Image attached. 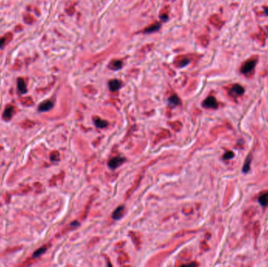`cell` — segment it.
I'll list each match as a JSON object with an SVG mask.
<instances>
[{
  "label": "cell",
  "mask_w": 268,
  "mask_h": 267,
  "mask_svg": "<svg viewBox=\"0 0 268 267\" xmlns=\"http://www.w3.org/2000/svg\"><path fill=\"white\" fill-rule=\"evenodd\" d=\"M257 60H258L257 56H253V57L245 61L241 66V72L246 75H249L251 73L254 71V68H255L257 63Z\"/></svg>",
  "instance_id": "6da1fadb"
},
{
  "label": "cell",
  "mask_w": 268,
  "mask_h": 267,
  "mask_svg": "<svg viewBox=\"0 0 268 267\" xmlns=\"http://www.w3.org/2000/svg\"><path fill=\"white\" fill-rule=\"evenodd\" d=\"M245 89L242 87V85H238V84H235L231 86L230 89V94L232 97H240L242 95L244 94Z\"/></svg>",
  "instance_id": "7a4b0ae2"
},
{
  "label": "cell",
  "mask_w": 268,
  "mask_h": 267,
  "mask_svg": "<svg viewBox=\"0 0 268 267\" xmlns=\"http://www.w3.org/2000/svg\"><path fill=\"white\" fill-rule=\"evenodd\" d=\"M202 106L205 108L216 109V108H218V103L213 97H208V98H206L204 100Z\"/></svg>",
  "instance_id": "3957f363"
},
{
  "label": "cell",
  "mask_w": 268,
  "mask_h": 267,
  "mask_svg": "<svg viewBox=\"0 0 268 267\" xmlns=\"http://www.w3.org/2000/svg\"><path fill=\"white\" fill-rule=\"evenodd\" d=\"M125 161V158H122V157H115V158H113L112 159H111L108 162V166L109 168H111L112 169H117L119 166L122 165V164Z\"/></svg>",
  "instance_id": "277c9868"
},
{
  "label": "cell",
  "mask_w": 268,
  "mask_h": 267,
  "mask_svg": "<svg viewBox=\"0 0 268 267\" xmlns=\"http://www.w3.org/2000/svg\"><path fill=\"white\" fill-rule=\"evenodd\" d=\"M254 38L261 46H263L265 44V40H266V33L263 32L262 28H259V32L254 35Z\"/></svg>",
  "instance_id": "5b68a950"
},
{
  "label": "cell",
  "mask_w": 268,
  "mask_h": 267,
  "mask_svg": "<svg viewBox=\"0 0 268 267\" xmlns=\"http://www.w3.org/2000/svg\"><path fill=\"white\" fill-rule=\"evenodd\" d=\"M53 107V103L50 100H46L39 106V111L41 112L48 111Z\"/></svg>",
  "instance_id": "8992f818"
},
{
  "label": "cell",
  "mask_w": 268,
  "mask_h": 267,
  "mask_svg": "<svg viewBox=\"0 0 268 267\" xmlns=\"http://www.w3.org/2000/svg\"><path fill=\"white\" fill-rule=\"evenodd\" d=\"M108 85H109V88H110L111 91L115 92L121 88L122 82L121 81H119V80L114 79L109 82Z\"/></svg>",
  "instance_id": "52a82bcc"
},
{
  "label": "cell",
  "mask_w": 268,
  "mask_h": 267,
  "mask_svg": "<svg viewBox=\"0 0 268 267\" xmlns=\"http://www.w3.org/2000/svg\"><path fill=\"white\" fill-rule=\"evenodd\" d=\"M93 122H94V124H95V125L97 127V128H106V127L108 125V122L103 120V119L99 118H94Z\"/></svg>",
  "instance_id": "ba28073f"
},
{
  "label": "cell",
  "mask_w": 268,
  "mask_h": 267,
  "mask_svg": "<svg viewBox=\"0 0 268 267\" xmlns=\"http://www.w3.org/2000/svg\"><path fill=\"white\" fill-rule=\"evenodd\" d=\"M17 88L21 93H25L27 92L26 83L24 82L22 78H18L17 80Z\"/></svg>",
  "instance_id": "9c48e42d"
},
{
  "label": "cell",
  "mask_w": 268,
  "mask_h": 267,
  "mask_svg": "<svg viewBox=\"0 0 268 267\" xmlns=\"http://www.w3.org/2000/svg\"><path fill=\"white\" fill-rule=\"evenodd\" d=\"M123 211H124V206H120L118 208H116L115 211L113 212V215H112V217L114 219H119L122 216Z\"/></svg>",
  "instance_id": "30bf717a"
},
{
  "label": "cell",
  "mask_w": 268,
  "mask_h": 267,
  "mask_svg": "<svg viewBox=\"0 0 268 267\" xmlns=\"http://www.w3.org/2000/svg\"><path fill=\"white\" fill-rule=\"evenodd\" d=\"M258 201L262 206H266L268 204V193L261 194L258 198Z\"/></svg>",
  "instance_id": "8fae6325"
},
{
  "label": "cell",
  "mask_w": 268,
  "mask_h": 267,
  "mask_svg": "<svg viewBox=\"0 0 268 267\" xmlns=\"http://www.w3.org/2000/svg\"><path fill=\"white\" fill-rule=\"evenodd\" d=\"M251 161H252V156L249 155L247 157L246 160V162H245L244 165H243V169H242V172L244 173H247L250 169V164H251Z\"/></svg>",
  "instance_id": "7c38bea8"
},
{
  "label": "cell",
  "mask_w": 268,
  "mask_h": 267,
  "mask_svg": "<svg viewBox=\"0 0 268 267\" xmlns=\"http://www.w3.org/2000/svg\"><path fill=\"white\" fill-rule=\"evenodd\" d=\"M13 108L11 107V106H9L5 110V111L3 113V118L4 119H6V120H9L10 118L12 117V115H13Z\"/></svg>",
  "instance_id": "4fadbf2b"
},
{
  "label": "cell",
  "mask_w": 268,
  "mask_h": 267,
  "mask_svg": "<svg viewBox=\"0 0 268 267\" xmlns=\"http://www.w3.org/2000/svg\"><path fill=\"white\" fill-rule=\"evenodd\" d=\"M169 103L170 104H172V105L177 106L180 104V98L177 97V95H173V96L170 97V99H169Z\"/></svg>",
  "instance_id": "5bb4252c"
},
{
  "label": "cell",
  "mask_w": 268,
  "mask_h": 267,
  "mask_svg": "<svg viewBox=\"0 0 268 267\" xmlns=\"http://www.w3.org/2000/svg\"><path fill=\"white\" fill-rule=\"evenodd\" d=\"M159 28H160V24H155V25H152V26H151L150 28H147V29H146L145 32H147V33H151V32L157 31V30H158Z\"/></svg>",
  "instance_id": "9a60e30c"
},
{
  "label": "cell",
  "mask_w": 268,
  "mask_h": 267,
  "mask_svg": "<svg viewBox=\"0 0 268 267\" xmlns=\"http://www.w3.org/2000/svg\"><path fill=\"white\" fill-rule=\"evenodd\" d=\"M46 251V248H39V250L36 251V252H34L33 257H39V256H40L41 255H43Z\"/></svg>",
  "instance_id": "2e32d148"
},
{
  "label": "cell",
  "mask_w": 268,
  "mask_h": 267,
  "mask_svg": "<svg viewBox=\"0 0 268 267\" xmlns=\"http://www.w3.org/2000/svg\"><path fill=\"white\" fill-rule=\"evenodd\" d=\"M121 67H122V62L120 61V60L114 61L113 63H112V66H111V67H112V69H115V70L121 68Z\"/></svg>",
  "instance_id": "e0dca14e"
},
{
  "label": "cell",
  "mask_w": 268,
  "mask_h": 267,
  "mask_svg": "<svg viewBox=\"0 0 268 267\" xmlns=\"http://www.w3.org/2000/svg\"><path fill=\"white\" fill-rule=\"evenodd\" d=\"M234 157H235V154H234L232 151H227V152H226L225 154H224L223 158L224 160H230L231 159V158H234Z\"/></svg>",
  "instance_id": "ac0fdd59"
},
{
  "label": "cell",
  "mask_w": 268,
  "mask_h": 267,
  "mask_svg": "<svg viewBox=\"0 0 268 267\" xmlns=\"http://www.w3.org/2000/svg\"><path fill=\"white\" fill-rule=\"evenodd\" d=\"M180 63H181V64H180V67H183V66L187 65L188 63H189V60H184Z\"/></svg>",
  "instance_id": "d6986e66"
},
{
  "label": "cell",
  "mask_w": 268,
  "mask_h": 267,
  "mask_svg": "<svg viewBox=\"0 0 268 267\" xmlns=\"http://www.w3.org/2000/svg\"><path fill=\"white\" fill-rule=\"evenodd\" d=\"M4 43H5V39H0V47H2L3 46Z\"/></svg>",
  "instance_id": "ffe728a7"
},
{
  "label": "cell",
  "mask_w": 268,
  "mask_h": 267,
  "mask_svg": "<svg viewBox=\"0 0 268 267\" xmlns=\"http://www.w3.org/2000/svg\"><path fill=\"white\" fill-rule=\"evenodd\" d=\"M264 12H265V14L267 15V16H268V6H265V7H264Z\"/></svg>",
  "instance_id": "44dd1931"
},
{
  "label": "cell",
  "mask_w": 268,
  "mask_h": 267,
  "mask_svg": "<svg viewBox=\"0 0 268 267\" xmlns=\"http://www.w3.org/2000/svg\"><path fill=\"white\" fill-rule=\"evenodd\" d=\"M266 28H267V29H268V25H267V26H266Z\"/></svg>",
  "instance_id": "7402d4cb"
}]
</instances>
